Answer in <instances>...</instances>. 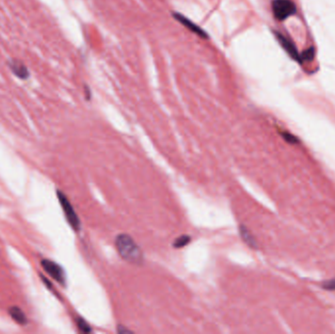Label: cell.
Masks as SVG:
<instances>
[{
    "instance_id": "52a82bcc",
    "label": "cell",
    "mask_w": 335,
    "mask_h": 334,
    "mask_svg": "<svg viewBox=\"0 0 335 334\" xmlns=\"http://www.w3.org/2000/svg\"><path fill=\"white\" fill-rule=\"evenodd\" d=\"M275 36H276V38L278 39L279 43L282 45V47L287 51V53H288L291 57H293L294 59L300 60V56L298 55L297 50L295 48V46L293 45V43H292L290 40H288L287 38L284 37V36H281L280 34H277V33H276Z\"/></svg>"
},
{
    "instance_id": "9c48e42d",
    "label": "cell",
    "mask_w": 335,
    "mask_h": 334,
    "mask_svg": "<svg viewBox=\"0 0 335 334\" xmlns=\"http://www.w3.org/2000/svg\"><path fill=\"white\" fill-rule=\"evenodd\" d=\"M239 230H240V235H241V237L243 238V240L248 244L249 246H251V247H255V246H256V244H255V239H254V237L251 235L248 229H247L245 226L241 225L240 228H239Z\"/></svg>"
},
{
    "instance_id": "8fae6325",
    "label": "cell",
    "mask_w": 335,
    "mask_h": 334,
    "mask_svg": "<svg viewBox=\"0 0 335 334\" xmlns=\"http://www.w3.org/2000/svg\"><path fill=\"white\" fill-rule=\"evenodd\" d=\"M76 323H78V327H79V329L82 331V332H85V333H89V332H91V328H90V326L88 325V323H87L85 320H83V319H78V321H76Z\"/></svg>"
},
{
    "instance_id": "7c38bea8",
    "label": "cell",
    "mask_w": 335,
    "mask_h": 334,
    "mask_svg": "<svg viewBox=\"0 0 335 334\" xmlns=\"http://www.w3.org/2000/svg\"><path fill=\"white\" fill-rule=\"evenodd\" d=\"M301 58L307 60V61H310L313 58H314V48L311 47L310 49L306 50L304 52V54L301 56Z\"/></svg>"
},
{
    "instance_id": "6da1fadb",
    "label": "cell",
    "mask_w": 335,
    "mask_h": 334,
    "mask_svg": "<svg viewBox=\"0 0 335 334\" xmlns=\"http://www.w3.org/2000/svg\"><path fill=\"white\" fill-rule=\"evenodd\" d=\"M115 246L119 255L125 262L135 266L142 265L144 261L143 252L130 235H118L115 240Z\"/></svg>"
},
{
    "instance_id": "3957f363",
    "label": "cell",
    "mask_w": 335,
    "mask_h": 334,
    "mask_svg": "<svg viewBox=\"0 0 335 334\" xmlns=\"http://www.w3.org/2000/svg\"><path fill=\"white\" fill-rule=\"evenodd\" d=\"M57 193H58L57 195H58L59 202L62 206L63 211H64V214L66 216L68 223H70V225L72 226L73 229H74L75 232H79L81 228V221H80L75 211L74 210L72 204L70 203L69 199L66 197V195L63 192L58 191Z\"/></svg>"
},
{
    "instance_id": "8992f818",
    "label": "cell",
    "mask_w": 335,
    "mask_h": 334,
    "mask_svg": "<svg viewBox=\"0 0 335 334\" xmlns=\"http://www.w3.org/2000/svg\"><path fill=\"white\" fill-rule=\"evenodd\" d=\"M8 66L13 74L20 80H27L30 78V72L24 63L17 59H13L8 62Z\"/></svg>"
},
{
    "instance_id": "7a4b0ae2",
    "label": "cell",
    "mask_w": 335,
    "mask_h": 334,
    "mask_svg": "<svg viewBox=\"0 0 335 334\" xmlns=\"http://www.w3.org/2000/svg\"><path fill=\"white\" fill-rule=\"evenodd\" d=\"M273 16L279 21H284L296 13V6L291 0H273Z\"/></svg>"
},
{
    "instance_id": "ba28073f",
    "label": "cell",
    "mask_w": 335,
    "mask_h": 334,
    "mask_svg": "<svg viewBox=\"0 0 335 334\" xmlns=\"http://www.w3.org/2000/svg\"><path fill=\"white\" fill-rule=\"evenodd\" d=\"M8 312H9L10 317L18 324L25 325V324L28 323V319H27V316H25V313L22 310L20 309L19 307L13 306L10 309L8 310Z\"/></svg>"
},
{
    "instance_id": "4fadbf2b",
    "label": "cell",
    "mask_w": 335,
    "mask_h": 334,
    "mask_svg": "<svg viewBox=\"0 0 335 334\" xmlns=\"http://www.w3.org/2000/svg\"><path fill=\"white\" fill-rule=\"evenodd\" d=\"M118 332L121 334L132 333V331L130 329H126V328H124V326H121V325L118 327Z\"/></svg>"
},
{
    "instance_id": "5b68a950",
    "label": "cell",
    "mask_w": 335,
    "mask_h": 334,
    "mask_svg": "<svg viewBox=\"0 0 335 334\" xmlns=\"http://www.w3.org/2000/svg\"><path fill=\"white\" fill-rule=\"evenodd\" d=\"M173 16L177 22H179L182 25L186 27V29L189 30L191 33L195 34L196 36H198L199 37H201L203 39H208L209 38L208 34L201 27H199L195 23H193L191 20H189L185 15L179 14V13H174Z\"/></svg>"
},
{
    "instance_id": "5bb4252c",
    "label": "cell",
    "mask_w": 335,
    "mask_h": 334,
    "mask_svg": "<svg viewBox=\"0 0 335 334\" xmlns=\"http://www.w3.org/2000/svg\"><path fill=\"white\" fill-rule=\"evenodd\" d=\"M85 90H86V94H87V99H90V90H89V88L86 87H85Z\"/></svg>"
},
{
    "instance_id": "30bf717a",
    "label": "cell",
    "mask_w": 335,
    "mask_h": 334,
    "mask_svg": "<svg viewBox=\"0 0 335 334\" xmlns=\"http://www.w3.org/2000/svg\"><path fill=\"white\" fill-rule=\"evenodd\" d=\"M191 241V238L188 235H182L177 237L174 242V247L176 249L186 247V245Z\"/></svg>"
},
{
    "instance_id": "277c9868",
    "label": "cell",
    "mask_w": 335,
    "mask_h": 334,
    "mask_svg": "<svg viewBox=\"0 0 335 334\" xmlns=\"http://www.w3.org/2000/svg\"><path fill=\"white\" fill-rule=\"evenodd\" d=\"M41 267L43 270L49 274L51 277H53L56 281H58L61 285L66 284V275L62 269L57 263L48 259H43L41 261Z\"/></svg>"
}]
</instances>
